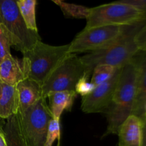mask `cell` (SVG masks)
<instances>
[{
    "label": "cell",
    "instance_id": "obj_19",
    "mask_svg": "<svg viewBox=\"0 0 146 146\" xmlns=\"http://www.w3.org/2000/svg\"><path fill=\"white\" fill-rule=\"evenodd\" d=\"M119 68H115L113 66L108 64H99L97 65L93 70L91 74V82L95 86L105 83L106 81L111 79Z\"/></svg>",
    "mask_w": 146,
    "mask_h": 146
},
{
    "label": "cell",
    "instance_id": "obj_8",
    "mask_svg": "<svg viewBox=\"0 0 146 146\" xmlns=\"http://www.w3.org/2000/svg\"><path fill=\"white\" fill-rule=\"evenodd\" d=\"M125 27L103 26L84 28L69 44V53H91L103 49L121 36Z\"/></svg>",
    "mask_w": 146,
    "mask_h": 146
},
{
    "label": "cell",
    "instance_id": "obj_26",
    "mask_svg": "<svg viewBox=\"0 0 146 146\" xmlns=\"http://www.w3.org/2000/svg\"><path fill=\"white\" fill-rule=\"evenodd\" d=\"M0 146H7V141H6L4 133L1 132H0Z\"/></svg>",
    "mask_w": 146,
    "mask_h": 146
},
{
    "label": "cell",
    "instance_id": "obj_3",
    "mask_svg": "<svg viewBox=\"0 0 146 146\" xmlns=\"http://www.w3.org/2000/svg\"><path fill=\"white\" fill-rule=\"evenodd\" d=\"M69 46V44L52 46L38 41L31 49L22 54L27 78L36 81L42 86L51 72L70 54Z\"/></svg>",
    "mask_w": 146,
    "mask_h": 146
},
{
    "label": "cell",
    "instance_id": "obj_12",
    "mask_svg": "<svg viewBox=\"0 0 146 146\" xmlns=\"http://www.w3.org/2000/svg\"><path fill=\"white\" fill-rule=\"evenodd\" d=\"M26 78L27 75L22 60L9 54L0 61V79L4 83L16 86Z\"/></svg>",
    "mask_w": 146,
    "mask_h": 146
},
{
    "label": "cell",
    "instance_id": "obj_2",
    "mask_svg": "<svg viewBox=\"0 0 146 146\" xmlns=\"http://www.w3.org/2000/svg\"><path fill=\"white\" fill-rule=\"evenodd\" d=\"M145 21L131 26H125L121 36L108 46L88 53L80 57L86 69V76L90 78L97 65L108 64L115 68H122L131 61L139 51L135 36Z\"/></svg>",
    "mask_w": 146,
    "mask_h": 146
},
{
    "label": "cell",
    "instance_id": "obj_15",
    "mask_svg": "<svg viewBox=\"0 0 146 146\" xmlns=\"http://www.w3.org/2000/svg\"><path fill=\"white\" fill-rule=\"evenodd\" d=\"M77 94L75 91H64L53 93L47 98L49 101V108L53 119L60 121L64 111H71Z\"/></svg>",
    "mask_w": 146,
    "mask_h": 146
},
{
    "label": "cell",
    "instance_id": "obj_14",
    "mask_svg": "<svg viewBox=\"0 0 146 146\" xmlns=\"http://www.w3.org/2000/svg\"><path fill=\"white\" fill-rule=\"evenodd\" d=\"M19 108V96L16 86L9 85L0 79V118L7 120L16 115Z\"/></svg>",
    "mask_w": 146,
    "mask_h": 146
},
{
    "label": "cell",
    "instance_id": "obj_16",
    "mask_svg": "<svg viewBox=\"0 0 146 146\" xmlns=\"http://www.w3.org/2000/svg\"><path fill=\"white\" fill-rule=\"evenodd\" d=\"M20 14L29 30L38 32L36 21V0H19L17 1Z\"/></svg>",
    "mask_w": 146,
    "mask_h": 146
},
{
    "label": "cell",
    "instance_id": "obj_6",
    "mask_svg": "<svg viewBox=\"0 0 146 146\" xmlns=\"http://www.w3.org/2000/svg\"><path fill=\"white\" fill-rule=\"evenodd\" d=\"M146 21V14L132 6L115 1L91 8L85 28L131 26Z\"/></svg>",
    "mask_w": 146,
    "mask_h": 146
},
{
    "label": "cell",
    "instance_id": "obj_13",
    "mask_svg": "<svg viewBox=\"0 0 146 146\" xmlns=\"http://www.w3.org/2000/svg\"><path fill=\"white\" fill-rule=\"evenodd\" d=\"M19 96V111H24L36 104L42 98L41 85L30 78H26L16 86Z\"/></svg>",
    "mask_w": 146,
    "mask_h": 146
},
{
    "label": "cell",
    "instance_id": "obj_5",
    "mask_svg": "<svg viewBox=\"0 0 146 146\" xmlns=\"http://www.w3.org/2000/svg\"><path fill=\"white\" fill-rule=\"evenodd\" d=\"M0 24L7 30L11 47L22 54L41 41L38 32L26 26L14 0H0Z\"/></svg>",
    "mask_w": 146,
    "mask_h": 146
},
{
    "label": "cell",
    "instance_id": "obj_28",
    "mask_svg": "<svg viewBox=\"0 0 146 146\" xmlns=\"http://www.w3.org/2000/svg\"><path fill=\"white\" fill-rule=\"evenodd\" d=\"M56 146H61V139L58 140V143H57V145Z\"/></svg>",
    "mask_w": 146,
    "mask_h": 146
},
{
    "label": "cell",
    "instance_id": "obj_17",
    "mask_svg": "<svg viewBox=\"0 0 146 146\" xmlns=\"http://www.w3.org/2000/svg\"><path fill=\"white\" fill-rule=\"evenodd\" d=\"M3 131L7 146H26L20 133L17 115L7 118Z\"/></svg>",
    "mask_w": 146,
    "mask_h": 146
},
{
    "label": "cell",
    "instance_id": "obj_10",
    "mask_svg": "<svg viewBox=\"0 0 146 146\" xmlns=\"http://www.w3.org/2000/svg\"><path fill=\"white\" fill-rule=\"evenodd\" d=\"M133 59L137 68V91L132 114L143 119L146 106V51H139Z\"/></svg>",
    "mask_w": 146,
    "mask_h": 146
},
{
    "label": "cell",
    "instance_id": "obj_11",
    "mask_svg": "<svg viewBox=\"0 0 146 146\" xmlns=\"http://www.w3.org/2000/svg\"><path fill=\"white\" fill-rule=\"evenodd\" d=\"M118 146H141L143 135V119L131 115L120 126Z\"/></svg>",
    "mask_w": 146,
    "mask_h": 146
},
{
    "label": "cell",
    "instance_id": "obj_24",
    "mask_svg": "<svg viewBox=\"0 0 146 146\" xmlns=\"http://www.w3.org/2000/svg\"><path fill=\"white\" fill-rule=\"evenodd\" d=\"M120 1L132 6L134 8L146 14V0H120Z\"/></svg>",
    "mask_w": 146,
    "mask_h": 146
},
{
    "label": "cell",
    "instance_id": "obj_7",
    "mask_svg": "<svg viewBox=\"0 0 146 146\" xmlns=\"http://www.w3.org/2000/svg\"><path fill=\"white\" fill-rule=\"evenodd\" d=\"M86 74V69L80 57L70 54L57 66L41 86L42 98L58 91H75L78 80Z\"/></svg>",
    "mask_w": 146,
    "mask_h": 146
},
{
    "label": "cell",
    "instance_id": "obj_18",
    "mask_svg": "<svg viewBox=\"0 0 146 146\" xmlns=\"http://www.w3.org/2000/svg\"><path fill=\"white\" fill-rule=\"evenodd\" d=\"M53 2L59 7L64 15L66 18L85 19L89 16L91 8L82 5L70 4L59 0H52Z\"/></svg>",
    "mask_w": 146,
    "mask_h": 146
},
{
    "label": "cell",
    "instance_id": "obj_4",
    "mask_svg": "<svg viewBox=\"0 0 146 146\" xmlns=\"http://www.w3.org/2000/svg\"><path fill=\"white\" fill-rule=\"evenodd\" d=\"M21 138L26 146H44L48 123L53 118L46 98H41L26 111L17 114Z\"/></svg>",
    "mask_w": 146,
    "mask_h": 146
},
{
    "label": "cell",
    "instance_id": "obj_25",
    "mask_svg": "<svg viewBox=\"0 0 146 146\" xmlns=\"http://www.w3.org/2000/svg\"><path fill=\"white\" fill-rule=\"evenodd\" d=\"M141 146H146V117L143 119V135Z\"/></svg>",
    "mask_w": 146,
    "mask_h": 146
},
{
    "label": "cell",
    "instance_id": "obj_22",
    "mask_svg": "<svg viewBox=\"0 0 146 146\" xmlns=\"http://www.w3.org/2000/svg\"><path fill=\"white\" fill-rule=\"evenodd\" d=\"M88 79L89 78L84 75L78 80L76 85L75 92L77 94L81 95L82 97H85L89 95L96 87L91 81H88Z\"/></svg>",
    "mask_w": 146,
    "mask_h": 146
},
{
    "label": "cell",
    "instance_id": "obj_9",
    "mask_svg": "<svg viewBox=\"0 0 146 146\" xmlns=\"http://www.w3.org/2000/svg\"><path fill=\"white\" fill-rule=\"evenodd\" d=\"M121 68L117 69L111 79L96 86L89 95L83 97L81 101V110L83 112L86 113H105L111 104Z\"/></svg>",
    "mask_w": 146,
    "mask_h": 146
},
{
    "label": "cell",
    "instance_id": "obj_27",
    "mask_svg": "<svg viewBox=\"0 0 146 146\" xmlns=\"http://www.w3.org/2000/svg\"><path fill=\"white\" fill-rule=\"evenodd\" d=\"M6 123V121H4V119H2V118H0V132L1 133H4V125H5Z\"/></svg>",
    "mask_w": 146,
    "mask_h": 146
},
{
    "label": "cell",
    "instance_id": "obj_20",
    "mask_svg": "<svg viewBox=\"0 0 146 146\" xmlns=\"http://www.w3.org/2000/svg\"><path fill=\"white\" fill-rule=\"evenodd\" d=\"M61 137L60 121H57L52 118L48 123L44 146H53V144L55 142L56 140L58 141L61 139Z\"/></svg>",
    "mask_w": 146,
    "mask_h": 146
},
{
    "label": "cell",
    "instance_id": "obj_21",
    "mask_svg": "<svg viewBox=\"0 0 146 146\" xmlns=\"http://www.w3.org/2000/svg\"><path fill=\"white\" fill-rule=\"evenodd\" d=\"M11 47V41L7 30L2 24H0V61L7 56L11 54L10 48Z\"/></svg>",
    "mask_w": 146,
    "mask_h": 146
},
{
    "label": "cell",
    "instance_id": "obj_29",
    "mask_svg": "<svg viewBox=\"0 0 146 146\" xmlns=\"http://www.w3.org/2000/svg\"><path fill=\"white\" fill-rule=\"evenodd\" d=\"M144 117H146V106L145 108V113H144Z\"/></svg>",
    "mask_w": 146,
    "mask_h": 146
},
{
    "label": "cell",
    "instance_id": "obj_1",
    "mask_svg": "<svg viewBox=\"0 0 146 146\" xmlns=\"http://www.w3.org/2000/svg\"><path fill=\"white\" fill-rule=\"evenodd\" d=\"M136 91L137 68L132 59L121 68L111 104L104 113L108 125L103 138L111 134L117 135L121 124L132 115Z\"/></svg>",
    "mask_w": 146,
    "mask_h": 146
},
{
    "label": "cell",
    "instance_id": "obj_23",
    "mask_svg": "<svg viewBox=\"0 0 146 146\" xmlns=\"http://www.w3.org/2000/svg\"><path fill=\"white\" fill-rule=\"evenodd\" d=\"M135 41L139 51H146V21L135 35Z\"/></svg>",
    "mask_w": 146,
    "mask_h": 146
}]
</instances>
